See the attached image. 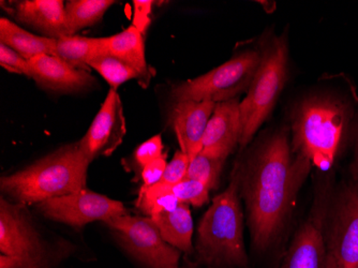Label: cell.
<instances>
[{"label":"cell","mask_w":358,"mask_h":268,"mask_svg":"<svg viewBox=\"0 0 358 268\" xmlns=\"http://www.w3.org/2000/svg\"><path fill=\"white\" fill-rule=\"evenodd\" d=\"M235 164L251 246L264 255L282 237L313 164L293 150L285 130L265 139Z\"/></svg>","instance_id":"cell-1"},{"label":"cell","mask_w":358,"mask_h":268,"mask_svg":"<svg viewBox=\"0 0 358 268\" xmlns=\"http://www.w3.org/2000/svg\"><path fill=\"white\" fill-rule=\"evenodd\" d=\"M90 163L78 142L64 145L25 169L1 177L0 190L13 202L39 204L85 189Z\"/></svg>","instance_id":"cell-2"},{"label":"cell","mask_w":358,"mask_h":268,"mask_svg":"<svg viewBox=\"0 0 358 268\" xmlns=\"http://www.w3.org/2000/svg\"><path fill=\"white\" fill-rule=\"evenodd\" d=\"M194 253L207 268H248L243 241V211L236 164L229 186L213 199L196 230Z\"/></svg>","instance_id":"cell-3"},{"label":"cell","mask_w":358,"mask_h":268,"mask_svg":"<svg viewBox=\"0 0 358 268\" xmlns=\"http://www.w3.org/2000/svg\"><path fill=\"white\" fill-rule=\"evenodd\" d=\"M350 104L333 96H315L292 117V148L321 172L333 167L351 122Z\"/></svg>","instance_id":"cell-4"},{"label":"cell","mask_w":358,"mask_h":268,"mask_svg":"<svg viewBox=\"0 0 358 268\" xmlns=\"http://www.w3.org/2000/svg\"><path fill=\"white\" fill-rule=\"evenodd\" d=\"M74 251L68 241H50L26 205L1 197L0 268H56Z\"/></svg>","instance_id":"cell-5"},{"label":"cell","mask_w":358,"mask_h":268,"mask_svg":"<svg viewBox=\"0 0 358 268\" xmlns=\"http://www.w3.org/2000/svg\"><path fill=\"white\" fill-rule=\"evenodd\" d=\"M262 59L253 76L246 98L241 102V136L239 147L252 141L268 118L285 88L289 72V46L285 36H273L261 48Z\"/></svg>","instance_id":"cell-6"},{"label":"cell","mask_w":358,"mask_h":268,"mask_svg":"<svg viewBox=\"0 0 358 268\" xmlns=\"http://www.w3.org/2000/svg\"><path fill=\"white\" fill-rule=\"evenodd\" d=\"M262 59L259 50H247L233 56L216 69L173 87V101H229L248 92Z\"/></svg>","instance_id":"cell-7"},{"label":"cell","mask_w":358,"mask_h":268,"mask_svg":"<svg viewBox=\"0 0 358 268\" xmlns=\"http://www.w3.org/2000/svg\"><path fill=\"white\" fill-rule=\"evenodd\" d=\"M331 176L317 183L313 205L285 253L281 268H338L327 249L324 227L333 195Z\"/></svg>","instance_id":"cell-8"},{"label":"cell","mask_w":358,"mask_h":268,"mask_svg":"<svg viewBox=\"0 0 358 268\" xmlns=\"http://www.w3.org/2000/svg\"><path fill=\"white\" fill-rule=\"evenodd\" d=\"M129 257L145 268H179L182 253L161 237L150 217L126 215L103 223Z\"/></svg>","instance_id":"cell-9"},{"label":"cell","mask_w":358,"mask_h":268,"mask_svg":"<svg viewBox=\"0 0 358 268\" xmlns=\"http://www.w3.org/2000/svg\"><path fill=\"white\" fill-rule=\"evenodd\" d=\"M324 235L338 268H358V183H340L327 209Z\"/></svg>","instance_id":"cell-10"},{"label":"cell","mask_w":358,"mask_h":268,"mask_svg":"<svg viewBox=\"0 0 358 268\" xmlns=\"http://www.w3.org/2000/svg\"><path fill=\"white\" fill-rule=\"evenodd\" d=\"M37 211L48 220L64 223L80 230L88 223L106 221L129 215L124 205L117 199L88 190L46 199L35 205Z\"/></svg>","instance_id":"cell-11"},{"label":"cell","mask_w":358,"mask_h":268,"mask_svg":"<svg viewBox=\"0 0 358 268\" xmlns=\"http://www.w3.org/2000/svg\"><path fill=\"white\" fill-rule=\"evenodd\" d=\"M127 133L124 106L117 90H110L99 112L92 120L78 145L90 161L110 157L124 140Z\"/></svg>","instance_id":"cell-12"},{"label":"cell","mask_w":358,"mask_h":268,"mask_svg":"<svg viewBox=\"0 0 358 268\" xmlns=\"http://www.w3.org/2000/svg\"><path fill=\"white\" fill-rule=\"evenodd\" d=\"M241 102L238 98L216 104L207 124L201 153L227 160L241 142Z\"/></svg>","instance_id":"cell-13"},{"label":"cell","mask_w":358,"mask_h":268,"mask_svg":"<svg viewBox=\"0 0 358 268\" xmlns=\"http://www.w3.org/2000/svg\"><path fill=\"white\" fill-rule=\"evenodd\" d=\"M31 78L40 87L62 94L90 90L96 78L85 69H78L57 56L42 54L29 60Z\"/></svg>","instance_id":"cell-14"},{"label":"cell","mask_w":358,"mask_h":268,"mask_svg":"<svg viewBox=\"0 0 358 268\" xmlns=\"http://www.w3.org/2000/svg\"><path fill=\"white\" fill-rule=\"evenodd\" d=\"M215 102H177L171 114V122L180 150L192 160L202 150L207 124L216 108Z\"/></svg>","instance_id":"cell-15"},{"label":"cell","mask_w":358,"mask_h":268,"mask_svg":"<svg viewBox=\"0 0 358 268\" xmlns=\"http://www.w3.org/2000/svg\"><path fill=\"white\" fill-rule=\"evenodd\" d=\"M62 0H22L12 3L14 17L43 32L48 38L67 37L66 10Z\"/></svg>","instance_id":"cell-16"},{"label":"cell","mask_w":358,"mask_h":268,"mask_svg":"<svg viewBox=\"0 0 358 268\" xmlns=\"http://www.w3.org/2000/svg\"><path fill=\"white\" fill-rule=\"evenodd\" d=\"M101 55L122 60L138 72L143 87L148 85L150 73L145 56L144 38L136 25L129 26L117 35L101 38Z\"/></svg>","instance_id":"cell-17"},{"label":"cell","mask_w":358,"mask_h":268,"mask_svg":"<svg viewBox=\"0 0 358 268\" xmlns=\"http://www.w3.org/2000/svg\"><path fill=\"white\" fill-rule=\"evenodd\" d=\"M158 227L161 237L166 243L178 249L182 253L191 255L194 253L193 246V225L190 205L180 203L173 211L161 213L150 217Z\"/></svg>","instance_id":"cell-18"},{"label":"cell","mask_w":358,"mask_h":268,"mask_svg":"<svg viewBox=\"0 0 358 268\" xmlns=\"http://www.w3.org/2000/svg\"><path fill=\"white\" fill-rule=\"evenodd\" d=\"M56 39L36 36L10 20L0 19V43L9 46L16 53L30 60L42 54L54 55Z\"/></svg>","instance_id":"cell-19"},{"label":"cell","mask_w":358,"mask_h":268,"mask_svg":"<svg viewBox=\"0 0 358 268\" xmlns=\"http://www.w3.org/2000/svg\"><path fill=\"white\" fill-rule=\"evenodd\" d=\"M101 55V38L67 36L56 39L54 56L78 69H85L96 56Z\"/></svg>","instance_id":"cell-20"},{"label":"cell","mask_w":358,"mask_h":268,"mask_svg":"<svg viewBox=\"0 0 358 268\" xmlns=\"http://www.w3.org/2000/svg\"><path fill=\"white\" fill-rule=\"evenodd\" d=\"M114 0H68L64 3L68 36H74L80 29L99 23Z\"/></svg>","instance_id":"cell-21"},{"label":"cell","mask_w":358,"mask_h":268,"mask_svg":"<svg viewBox=\"0 0 358 268\" xmlns=\"http://www.w3.org/2000/svg\"><path fill=\"white\" fill-rule=\"evenodd\" d=\"M180 204L179 199L158 183L150 188H141L136 199V207L146 217L173 211Z\"/></svg>","instance_id":"cell-22"},{"label":"cell","mask_w":358,"mask_h":268,"mask_svg":"<svg viewBox=\"0 0 358 268\" xmlns=\"http://www.w3.org/2000/svg\"><path fill=\"white\" fill-rule=\"evenodd\" d=\"M88 66L106 80L110 90H117L124 83L134 78L140 80V76L134 68L110 55L96 56Z\"/></svg>","instance_id":"cell-23"},{"label":"cell","mask_w":358,"mask_h":268,"mask_svg":"<svg viewBox=\"0 0 358 268\" xmlns=\"http://www.w3.org/2000/svg\"><path fill=\"white\" fill-rule=\"evenodd\" d=\"M224 162L223 159L211 158L200 153L190 161L187 178L200 181L209 190H215L220 183Z\"/></svg>","instance_id":"cell-24"},{"label":"cell","mask_w":358,"mask_h":268,"mask_svg":"<svg viewBox=\"0 0 358 268\" xmlns=\"http://www.w3.org/2000/svg\"><path fill=\"white\" fill-rule=\"evenodd\" d=\"M169 192L174 195L180 203L201 207L209 201V189L198 181L186 178L175 185L160 183Z\"/></svg>","instance_id":"cell-25"},{"label":"cell","mask_w":358,"mask_h":268,"mask_svg":"<svg viewBox=\"0 0 358 268\" xmlns=\"http://www.w3.org/2000/svg\"><path fill=\"white\" fill-rule=\"evenodd\" d=\"M164 156H166V155L164 154L162 136L160 134H157V136L150 138V140L145 141L136 149L134 154V160L142 171L143 167H146L148 163Z\"/></svg>","instance_id":"cell-26"},{"label":"cell","mask_w":358,"mask_h":268,"mask_svg":"<svg viewBox=\"0 0 358 268\" xmlns=\"http://www.w3.org/2000/svg\"><path fill=\"white\" fill-rule=\"evenodd\" d=\"M190 161V158L182 150H177L166 165V172L159 183L171 186L186 179Z\"/></svg>","instance_id":"cell-27"},{"label":"cell","mask_w":358,"mask_h":268,"mask_svg":"<svg viewBox=\"0 0 358 268\" xmlns=\"http://www.w3.org/2000/svg\"><path fill=\"white\" fill-rule=\"evenodd\" d=\"M0 64L7 71L31 78L29 60L25 59L23 56L3 43H0Z\"/></svg>","instance_id":"cell-28"},{"label":"cell","mask_w":358,"mask_h":268,"mask_svg":"<svg viewBox=\"0 0 358 268\" xmlns=\"http://www.w3.org/2000/svg\"><path fill=\"white\" fill-rule=\"evenodd\" d=\"M166 165H168L166 156H164L156 159L152 162L148 163L146 167H143V170L141 171V178L143 181V185L141 188H150V187L155 186V185H158L164 177Z\"/></svg>","instance_id":"cell-29"},{"label":"cell","mask_w":358,"mask_h":268,"mask_svg":"<svg viewBox=\"0 0 358 268\" xmlns=\"http://www.w3.org/2000/svg\"><path fill=\"white\" fill-rule=\"evenodd\" d=\"M134 3L136 7L134 25H136L143 32L150 24V14L152 12L154 1L152 0H136Z\"/></svg>","instance_id":"cell-30"},{"label":"cell","mask_w":358,"mask_h":268,"mask_svg":"<svg viewBox=\"0 0 358 268\" xmlns=\"http://www.w3.org/2000/svg\"><path fill=\"white\" fill-rule=\"evenodd\" d=\"M350 172H351L352 179L358 183V138L356 141L355 153H354L353 162L350 167Z\"/></svg>","instance_id":"cell-31"},{"label":"cell","mask_w":358,"mask_h":268,"mask_svg":"<svg viewBox=\"0 0 358 268\" xmlns=\"http://www.w3.org/2000/svg\"><path fill=\"white\" fill-rule=\"evenodd\" d=\"M179 268H196V267H190V266H187V267H179Z\"/></svg>","instance_id":"cell-32"}]
</instances>
